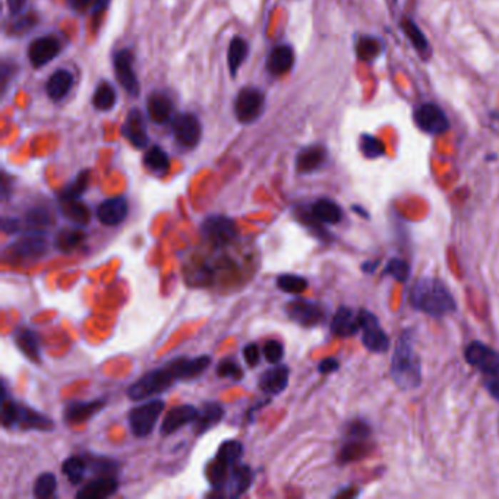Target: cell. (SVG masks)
Returning a JSON list of instances; mask_svg holds the SVG:
<instances>
[{"mask_svg": "<svg viewBox=\"0 0 499 499\" xmlns=\"http://www.w3.org/2000/svg\"><path fill=\"white\" fill-rule=\"evenodd\" d=\"M211 363V358L203 355L193 359L189 358H178L171 362L146 372L141 376L135 384H132L128 390V397L132 401H141L150 398L156 394H161L167 391L176 380L193 379L202 375Z\"/></svg>", "mask_w": 499, "mask_h": 499, "instance_id": "obj_1", "label": "cell"}, {"mask_svg": "<svg viewBox=\"0 0 499 499\" xmlns=\"http://www.w3.org/2000/svg\"><path fill=\"white\" fill-rule=\"evenodd\" d=\"M412 306L432 318H443L455 312L457 303L448 287L433 277L419 278L410 291Z\"/></svg>", "mask_w": 499, "mask_h": 499, "instance_id": "obj_2", "label": "cell"}, {"mask_svg": "<svg viewBox=\"0 0 499 499\" xmlns=\"http://www.w3.org/2000/svg\"><path fill=\"white\" fill-rule=\"evenodd\" d=\"M391 378L401 390H415L420 385L422 368L419 356L415 351L413 340L408 333H403L394 347L390 368Z\"/></svg>", "mask_w": 499, "mask_h": 499, "instance_id": "obj_3", "label": "cell"}, {"mask_svg": "<svg viewBox=\"0 0 499 499\" xmlns=\"http://www.w3.org/2000/svg\"><path fill=\"white\" fill-rule=\"evenodd\" d=\"M2 425L5 428H22L36 430H51L54 423L36 410L21 405L8 397L2 398Z\"/></svg>", "mask_w": 499, "mask_h": 499, "instance_id": "obj_4", "label": "cell"}, {"mask_svg": "<svg viewBox=\"0 0 499 499\" xmlns=\"http://www.w3.org/2000/svg\"><path fill=\"white\" fill-rule=\"evenodd\" d=\"M164 405L166 403L163 400L153 398L141 405L133 407L128 418L131 432L136 438L148 436L154 430L161 413L164 412Z\"/></svg>", "mask_w": 499, "mask_h": 499, "instance_id": "obj_5", "label": "cell"}, {"mask_svg": "<svg viewBox=\"0 0 499 499\" xmlns=\"http://www.w3.org/2000/svg\"><path fill=\"white\" fill-rule=\"evenodd\" d=\"M202 236L213 246L223 248L233 243L238 238V227L226 216H210L201 224Z\"/></svg>", "mask_w": 499, "mask_h": 499, "instance_id": "obj_6", "label": "cell"}, {"mask_svg": "<svg viewBox=\"0 0 499 499\" xmlns=\"http://www.w3.org/2000/svg\"><path fill=\"white\" fill-rule=\"evenodd\" d=\"M464 356L468 365L479 369L486 378L499 376V353L489 346L473 341L467 346Z\"/></svg>", "mask_w": 499, "mask_h": 499, "instance_id": "obj_7", "label": "cell"}, {"mask_svg": "<svg viewBox=\"0 0 499 499\" xmlns=\"http://www.w3.org/2000/svg\"><path fill=\"white\" fill-rule=\"evenodd\" d=\"M361 330L363 333L362 341L372 353H385L390 348V338L387 333L380 328L379 321L373 313L361 311Z\"/></svg>", "mask_w": 499, "mask_h": 499, "instance_id": "obj_8", "label": "cell"}, {"mask_svg": "<svg viewBox=\"0 0 499 499\" xmlns=\"http://www.w3.org/2000/svg\"><path fill=\"white\" fill-rule=\"evenodd\" d=\"M286 313L293 322H296L298 326L305 328L316 327L326 319L324 309H322L319 303L305 299H296L288 302L286 305Z\"/></svg>", "mask_w": 499, "mask_h": 499, "instance_id": "obj_9", "label": "cell"}, {"mask_svg": "<svg viewBox=\"0 0 499 499\" xmlns=\"http://www.w3.org/2000/svg\"><path fill=\"white\" fill-rule=\"evenodd\" d=\"M415 122L423 132L432 135L444 133L450 128L447 114L441 107L433 103H425L416 109Z\"/></svg>", "mask_w": 499, "mask_h": 499, "instance_id": "obj_10", "label": "cell"}, {"mask_svg": "<svg viewBox=\"0 0 499 499\" xmlns=\"http://www.w3.org/2000/svg\"><path fill=\"white\" fill-rule=\"evenodd\" d=\"M263 104H266V99H263V94L259 90L245 88L239 93L236 103H234V111H236L239 122L252 124L261 116Z\"/></svg>", "mask_w": 499, "mask_h": 499, "instance_id": "obj_11", "label": "cell"}, {"mask_svg": "<svg viewBox=\"0 0 499 499\" xmlns=\"http://www.w3.org/2000/svg\"><path fill=\"white\" fill-rule=\"evenodd\" d=\"M174 138L185 148H193L201 139V125L195 114L182 113L173 121Z\"/></svg>", "mask_w": 499, "mask_h": 499, "instance_id": "obj_12", "label": "cell"}, {"mask_svg": "<svg viewBox=\"0 0 499 499\" xmlns=\"http://www.w3.org/2000/svg\"><path fill=\"white\" fill-rule=\"evenodd\" d=\"M11 251L15 256L22 259H36L46 253L47 251V238L40 230H31L22 238H19L12 246Z\"/></svg>", "mask_w": 499, "mask_h": 499, "instance_id": "obj_13", "label": "cell"}, {"mask_svg": "<svg viewBox=\"0 0 499 499\" xmlns=\"http://www.w3.org/2000/svg\"><path fill=\"white\" fill-rule=\"evenodd\" d=\"M114 71H116V78L119 79L121 85L125 88V90L132 96H138L139 84L133 72V56L129 50H122L116 54Z\"/></svg>", "mask_w": 499, "mask_h": 499, "instance_id": "obj_14", "label": "cell"}, {"mask_svg": "<svg viewBox=\"0 0 499 499\" xmlns=\"http://www.w3.org/2000/svg\"><path fill=\"white\" fill-rule=\"evenodd\" d=\"M104 405H106V401L101 398L90 400V401H71L65 405L64 420L68 425L86 422L88 419H91L99 412H101Z\"/></svg>", "mask_w": 499, "mask_h": 499, "instance_id": "obj_15", "label": "cell"}, {"mask_svg": "<svg viewBox=\"0 0 499 499\" xmlns=\"http://www.w3.org/2000/svg\"><path fill=\"white\" fill-rule=\"evenodd\" d=\"M198 412L199 410L192 404H182L171 408L170 412L164 416V420L160 428V433L163 436H168L174 432H178L185 425L193 423V420L198 416Z\"/></svg>", "mask_w": 499, "mask_h": 499, "instance_id": "obj_16", "label": "cell"}, {"mask_svg": "<svg viewBox=\"0 0 499 499\" xmlns=\"http://www.w3.org/2000/svg\"><path fill=\"white\" fill-rule=\"evenodd\" d=\"M128 211H129L128 201L122 196H116V198H109L103 201L99 205L96 214L101 224L111 227V226L124 223L128 216Z\"/></svg>", "mask_w": 499, "mask_h": 499, "instance_id": "obj_17", "label": "cell"}, {"mask_svg": "<svg viewBox=\"0 0 499 499\" xmlns=\"http://www.w3.org/2000/svg\"><path fill=\"white\" fill-rule=\"evenodd\" d=\"M61 51V44L53 37H41L31 43L28 50L29 62L34 68H41L50 64Z\"/></svg>", "mask_w": 499, "mask_h": 499, "instance_id": "obj_18", "label": "cell"}, {"mask_svg": "<svg viewBox=\"0 0 499 499\" xmlns=\"http://www.w3.org/2000/svg\"><path fill=\"white\" fill-rule=\"evenodd\" d=\"M331 331L338 337H351L361 331V312L341 306L331 322Z\"/></svg>", "mask_w": 499, "mask_h": 499, "instance_id": "obj_19", "label": "cell"}, {"mask_svg": "<svg viewBox=\"0 0 499 499\" xmlns=\"http://www.w3.org/2000/svg\"><path fill=\"white\" fill-rule=\"evenodd\" d=\"M290 371L286 365H277L263 372L259 379V388L270 395H277L287 388Z\"/></svg>", "mask_w": 499, "mask_h": 499, "instance_id": "obj_20", "label": "cell"}, {"mask_svg": "<svg viewBox=\"0 0 499 499\" xmlns=\"http://www.w3.org/2000/svg\"><path fill=\"white\" fill-rule=\"evenodd\" d=\"M119 489V482L113 476H100L99 479L86 483L78 493V499H104L114 495Z\"/></svg>", "mask_w": 499, "mask_h": 499, "instance_id": "obj_21", "label": "cell"}, {"mask_svg": "<svg viewBox=\"0 0 499 499\" xmlns=\"http://www.w3.org/2000/svg\"><path fill=\"white\" fill-rule=\"evenodd\" d=\"M224 418V408L218 403H207L202 410L198 412L196 419L193 420V432L196 436L203 435L217 426Z\"/></svg>", "mask_w": 499, "mask_h": 499, "instance_id": "obj_22", "label": "cell"}, {"mask_svg": "<svg viewBox=\"0 0 499 499\" xmlns=\"http://www.w3.org/2000/svg\"><path fill=\"white\" fill-rule=\"evenodd\" d=\"M122 131H124V135L129 139L131 143L136 146V148H143V146H146V143H148V135H146L143 117L138 110H132L128 114Z\"/></svg>", "mask_w": 499, "mask_h": 499, "instance_id": "obj_23", "label": "cell"}, {"mask_svg": "<svg viewBox=\"0 0 499 499\" xmlns=\"http://www.w3.org/2000/svg\"><path fill=\"white\" fill-rule=\"evenodd\" d=\"M252 480H253V472L251 470V467L246 464L238 463L231 468L227 485H226L228 489V495L233 498L243 495L252 485Z\"/></svg>", "mask_w": 499, "mask_h": 499, "instance_id": "obj_24", "label": "cell"}, {"mask_svg": "<svg viewBox=\"0 0 499 499\" xmlns=\"http://www.w3.org/2000/svg\"><path fill=\"white\" fill-rule=\"evenodd\" d=\"M312 218L324 224H337L343 218V211L340 205L331 199L321 198L312 203L311 208Z\"/></svg>", "mask_w": 499, "mask_h": 499, "instance_id": "obj_25", "label": "cell"}, {"mask_svg": "<svg viewBox=\"0 0 499 499\" xmlns=\"http://www.w3.org/2000/svg\"><path fill=\"white\" fill-rule=\"evenodd\" d=\"M14 340H15V344L18 346V348L29 361L34 362V363H40V359H41L40 343H39V337L34 331L28 330V328H19L18 331H15Z\"/></svg>", "mask_w": 499, "mask_h": 499, "instance_id": "obj_26", "label": "cell"}, {"mask_svg": "<svg viewBox=\"0 0 499 499\" xmlns=\"http://www.w3.org/2000/svg\"><path fill=\"white\" fill-rule=\"evenodd\" d=\"M72 84H74L72 74L65 69H59L49 78L46 90L51 100L59 101L66 97V94L72 88Z\"/></svg>", "mask_w": 499, "mask_h": 499, "instance_id": "obj_27", "label": "cell"}, {"mask_svg": "<svg viewBox=\"0 0 499 499\" xmlns=\"http://www.w3.org/2000/svg\"><path fill=\"white\" fill-rule=\"evenodd\" d=\"M327 151L322 146H309L299 153L296 158V167L301 173H312L326 163Z\"/></svg>", "mask_w": 499, "mask_h": 499, "instance_id": "obj_28", "label": "cell"}, {"mask_svg": "<svg viewBox=\"0 0 499 499\" xmlns=\"http://www.w3.org/2000/svg\"><path fill=\"white\" fill-rule=\"evenodd\" d=\"M293 62H295L293 50L288 46H278L268 57V71L276 76L284 75L291 69Z\"/></svg>", "mask_w": 499, "mask_h": 499, "instance_id": "obj_29", "label": "cell"}, {"mask_svg": "<svg viewBox=\"0 0 499 499\" xmlns=\"http://www.w3.org/2000/svg\"><path fill=\"white\" fill-rule=\"evenodd\" d=\"M146 107L156 124H164L173 116V103L166 94H151Z\"/></svg>", "mask_w": 499, "mask_h": 499, "instance_id": "obj_30", "label": "cell"}, {"mask_svg": "<svg viewBox=\"0 0 499 499\" xmlns=\"http://www.w3.org/2000/svg\"><path fill=\"white\" fill-rule=\"evenodd\" d=\"M400 26L403 29V33L410 40V43H412L413 47L418 50V53L423 57H428L430 53V46H429L428 40L425 39L423 33L420 31V28L418 26V24L410 18H403L400 22Z\"/></svg>", "mask_w": 499, "mask_h": 499, "instance_id": "obj_31", "label": "cell"}, {"mask_svg": "<svg viewBox=\"0 0 499 499\" xmlns=\"http://www.w3.org/2000/svg\"><path fill=\"white\" fill-rule=\"evenodd\" d=\"M62 214L78 226H84L90 221V211L79 199H61Z\"/></svg>", "mask_w": 499, "mask_h": 499, "instance_id": "obj_32", "label": "cell"}, {"mask_svg": "<svg viewBox=\"0 0 499 499\" xmlns=\"http://www.w3.org/2000/svg\"><path fill=\"white\" fill-rule=\"evenodd\" d=\"M246 56H248L246 43L239 37H234L228 46V54H227L228 68H230V72L233 76L238 74V71H239L241 65L243 64Z\"/></svg>", "mask_w": 499, "mask_h": 499, "instance_id": "obj_33", "label": "cell"}, {"mask_svg": "<svg viewBox=\"0 0 499 499\" xmlns=\"http://www.w3.org/2000/svg\"><path fill=\"white\" fill-rule=\"evenodd\" d=\"M62 472L72 485H79L86 472V463L82 457L72 455L64 461Z\"/></svg>", "mask_w": 499, "mask_h": 499, "instance_id": "obj_34", "label": "cell"}, {"mask_svg": "<svg viewBox=\"0 0 499 499\" xmlns=\"http://www.w3.org/2000/svg\"><path fill=\"white\" fill-rule=\"evenodd\" d=\"M143 164L146 168L154 171V173H166L170 167V158L166 151H163L160 146H153L148 153L143 157Z\"/></svg>", "mask_w": 499, "mask_h": 499, "instance_id": "obj_35", "label": "cell"}, {"mask_svg": "<svg viewBox=\"0 0 499 499\" xmlns=\"http://www.w3.org/2000/svg\"><path fill=\"white\" fill-rule=\"evenodd\" d=\"M277 287L290 295H301L308 288V280L295 274H281L277 277Z\"/></svg>", "mask_w": 499, "mask_h": 499, "instance_id": "obj_36", "label": "cell"}, {"mask_svg": "<svg viewBox=\"0 0 499 499\" xmlns=\"http://www.w3.org/2000/svg\"><path fill=\"white\" fill-rule=\"evenodd\" d=\"M380 53V41L373 37H363L356 44V54L363 62L376 59Z\"/></svg>", "mask_w": 499, "mask_h": 499, "instance_id": "obj_37", "label": "cell"}, {"mask_svg": "<svg viewBox=\"0 0 499 499\" xmlns=\"http://www.w3.org/2000/svg\"><path fill=\"white\" fill-rule=\"evenodd\" d=\"M93 103H94L96 109H99V110H110L116 103L114 88L107 82L100 84L94 93Z\"/></svg>", "mask_w": 499, "mask_h": 499, "instance_id": "obj_38", "label": "cell"}, {"mask_svg": "<svg viewBox=\"0 0 499 499\" xmlns=\"http://www.w3.org/2000/svg\"><path fill=\"white\" fill-rule=\"evenodd\" d=\"M57 488V479L53 473H41L34 483V496L46 499L54 495Z\"/></svg>", "mask_w": 499, "mask_h": 499, "instance_id": "obj_39", "label": "cell"}, {"mask_svg": "<svg viewBox=\"0 0 499 499\" xmlns=\"http://www.w3.org/2000/svg\"><path fill=\"white\" fill-rule=\"evenodd\" d=\"M88 182H90V173L84 170L78 174V178L62 192L61 199H79V196L86 191Z\"/></svg>", "mask_w": 499, "mask_h": 499, "instance_id": "obj_40", "label": "cell"}, {"mask_svg": "<svg viewBox=\"0 0 499 499\" xmlns=\"http://www.w3.org/2000/svg\"><path fill=\"white\" fill-rule=\"evenodd\" d=\"M384 276L390 274L393 276L397 281L400 283H405L408 276H410V267L407 266V262L400 259V258H393L388 261V263L385 266L384 271H383Z\"/></svg>", "mask_w": 499, "mask_h": 499, "instance_id": "obj_41", "label": "cell"}, {"mask_svg": "<svg viewBox=\"0 0 499 499\" xmlns=\"http://www.w3.org/2000/svg\"><path fill=\"white\" fill-rule=\"evenodd\" d=\"M361 148H362V153L365 154V157H368V158H378L380 156H384V153H385L384 143L372 135L362 136Z\"/></svg>", "mask_w": 499, "mask_h": 499, "instance_id": "obj_42", "label": "cell"}, {"mask_svg": "<svg viewBox=\"0 0 499 499\" xmlns=\"http://www.w3.org/2000/svg\"><path fill=\"white\" fill-rule=\"evenodd\" d=\"M84 238V233L79 230H66L61 233V236H57V246L64 252H69L81 245Z\"/></svg>", "mask_w": 499, "mask_h": 499, "instance_id": "obj_43", "label": "cell"}, {"mask_svg": "<svg viewBox=\"0 0 499 499\" xmlns=\"http://www.w3.org/2000/svg\"><path fill=\"white\" fill-rule=\"evenodd\" d=\"M25 221L31 228L39 230V228H43V227L51 224V216L44 208H33L26 213Z\"/></svg>", "mask_w": 499, "mask_h": 499, "instance_id": "obj_44", "label": "cell"}, {"mask_svg": "<svg viewBox=\"0 0 499 499\" xmlns=\"http://www.w3.org/2000/svg\"><path fill=\"white\" fill-rule=\"evenodd\" d=\"M216 371L220 378H228L233 380H241L243 378V371L236 361H221Z\"/></svg>", "mask_w": 499, "mask_h": 499, "instance_id": "obj_45", "label": "cell"}, {"mask_svg": "<svg viewBox=\"0 0 499 499\" xmlns=\"http://www.w3.org/2000/svg\"><path fill=\"white\" fill-rule=\"evenodd\" d=\"M262 353L270 363H278L284 356V347L278 340H268L263 344Z\"/></svg>", "mask_w": 499, "mask_h": 499, "instance_id": "obj_46", "label": "cell"}, {"mask_svg": "<svg viewBox=\"0 0 499 499\" xmlns=\"http://www.w3.org/2000/svg\"><path fill=\"white\" fill-rule=\"evenodd\" d=\"M259 356H261V351H259L258 344L251 343V344L245 346V348H243V358H245L248 366L255 368V366L259 363Z\"/></svg>", "mask_w": 499, "mask_h": 499, "instance_id": "obj_47", "label": "cell"}, {"mask_svg": "<svg viewBox=\"0 0 499 499\" xmlns=\"http://www.w3.org/2000/svg\"><path fill=\"white\" fill-rule=\"evenodd\" d=\"M485 387L489 391V394L499 401V376H492L485 379Z\"/></svg>", "mask_w": 499, "mask_h": 499, "instance_id": "obj_48", "label": "cell"}, {"mask_svg": "<svg viewBox=\"0 0 499 499\" xmlns=\"http://www.w3.org/2000/svg\"><path fill=\"white\" fill-rule=\"evenodd\" d=\"M338 366H340V363L336 361V359H333V358H328V359H324V361H322V362H319V365H318V371L321 372V373H333V372H336L337 369H338Z\"/></svg>", "mask_w": 499, "mask_h": 499, "instance_id": "obj_49", "label": "cell"}, {"mask_svg": "<svg viewBox=\"0 0 499 499\" xmlns=\"http://www.w3.org/2000/svg\"><path fill=\"white\" fill-rule=\"evenodd\" d=\"M19 227H21L19 220L8 218V217L2 218V228H4L5 233H15V231L19 230Z\"/></svg>", "mask_w": 499, "mask_h": 499, "instance_id": "obj_50", "label": "cell"}, {"mask_svg": "<svg viewBox=\"0 0 499 499\" xmlns=\"http://www.w3.org/2000/svg\"><path fill=\"white\" fill-rule=\"evenodd\" d=\"M25 2H26V0H8L9 11L12 14H19L22 11V8L25 6Z\"/></svg>", "mask_w": 499, "mask_h": 499, "instance_id": "obj_51", "label": "cell"}, {"mask_svg": "<svg viewBox=\"0 0 499 499\" xmlns=\"http://www.w3.org/2000/svg\"><path fill=\"white\" fill-rule=\"evenodd\" d=\"M109 4H110V0H96V2H94V8H93V12H94V14L103 12V11L109 6Z\"/></svg>", "mask_w": 499, "mask_h": 499, "instance_id": "obj_52", "label": "cell"}, {"mask_svg": "<svg viewBox=\"0 0 499 499\" xmlns=\"http://www.w3.org/2000/svg\"><path fill=\"white\" fill-rule=\"evenodd\" d=\"M68 2H69L75 9H82V8L88 6V4H90L91 0H68Z\"/></svg>", "mask_w": 499, "mask_h": 499, "instance_id": "obj_53", "label": "cell"}, {"mask_svg": "<svg viewBox=\"0 0 499 499\" xmlns=\"http://www.w3.org/2000/svg\"><path fill=\"white\" fill-rule=\"evenodd\" d=\"M378 263H379V261H375V262H365V263H363V267H362V270H363L365 273H373L375 268L378 267Z\"/></svg>", "mask_w": 499, "mask_h": 499, "instance_id": "obj_54", "label": "cell"}, {"mask_svg": "<svg viewBox=\"0 0 499 499\" xmlns=\"http://www.w3.org/2000/svg\"><path fill=\"white\" fill-rule=\"evenodd\" d=\"M353 210H355V211H356V213H359V214H362V216H363V217H365V218H368V213H365V211H363V210H361V208H359V207H356V205H355V207H353Z\"/></svg>", "mask_w": 499, "mask_h": 499, "instance_id": "obj_55", "label": "cell"}, {"mask_svg": "<svg viewBox=\"0 0 499 499\" xmlns=\"http://www.w3.org/2000/svg\"><path fill=\"white\" fill-rule=\"evenodd\" d=\"M498 119H499V114H498Z\"/></svg>", "mask_w": 499, "mask_h": 499, "instance_id": "obj_56", "label": "cell"}]
</instances>
